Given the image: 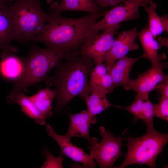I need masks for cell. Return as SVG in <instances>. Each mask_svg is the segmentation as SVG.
I'll use <instances>...</instances> for the list:
<instances>
[{
    "instance_id": "cell-1",
    "label": "cell",
    "mask_w": 168,
    "mask_h": 168,
    "mask_svg": "<svg viewBox=\"0 0 168 168\" xmlns=\"http://www.w3.org/2000/svg\"><path fill=\"white\" fill-rule=\"evenodd\" d=\"M105 12L91 14L77 18H65L61 13L48 14V23L36 37L35 41L65 55L76 53L92 33L91 28Z\"/></svg>"
},
{
    "instance_id": "cell-2",
    "label": "cell",
    "mask_w": 168,
    "mask_h": 168,
    "mask_svg": "<svg viewBox=\"0 0 168 168\" xmlns=\"http://www.w3.org/2000/svg\"><path fill=\"white\" fill-rule=\"evenodd\" d=\"M59 62L54 74L45 80L55 87V110L60 111L72 99L80 95L84 100L91 92L89 79L95 65L91 58L74 53L66 55Z\"/></svg>"
},
{
    "instance_id": "cell-3",
    "label": "cell",
    "mask_w": 168,
    "mask_h": 168,
    "mask_svg": "<svg viewBox=\"0 0 168 168\" xmlns=\"http://www.w3.org/2000/svg\"><path fill=\"white\" fill-rule=\"evenodd\" d=\"M40 1L15 0L9 6L13 40L35 41L48 17V14L42 9Z\"/></svg>"
},
{
    "instance_id": "cell-4",
    "label": "cell",
    "mask_w": 168,
    "mask_h": 168,
    "mask_svg": "<svg viewBox=\"0 0 168 168\" xmlns=\"http://www.w3.org/2000/svg\"><path fill=\"white\" fill-rule=\"evenodd\" d=\"M64 55L53 50L38 47L31 48L24 59L25 67L23 74L15 84L7 101L20 92L26 91L28 87L48 77V74L56 67Z\"/></svg>"
},
{
    "instance_id": "cell-5",
    "label": "cell",
    "mask_w": 168,
    "mask_h": 168,
    "mask_svg": "<svg viewBox=\"0 0 168 168\" xmlns=\"http://www.w3.org/2000/svg\"><path fill=\"white\" fill-rule=\"evenodd\" d=\"M147 130L139 137H126L127 151L123 162L117 168H124L132 164L146 165L150 168H156V161L165 145L168 142V133L157 131L153 124L147 125Z\"/></svg>"
},
{
    "instance_id": "cell-6",
    "label": "cell",
    "mask_w": 168,
    "mask_h": 168,
    "mask_svg": "<svg viewBox=\"0 0 168 168\" xmlns=\"http://www.w3.org/2000/svg\"><path fill=\"white\" fill-rule=\"evenodd\" d=\"M99 135L102 140L99 143L97 139L93 137L88 140L90 156L95 160L100 168H112L114 165L123 153L121 151L123 139L120 136L116 137L108 129L100 126Z\"/></svg>"
},
{
    "instance_id": "cell-7",
    "label": "cell",
    "mask_w": 168,
    "mask_h": 168,
    "mask_svg": "<svg viewBox=\"0 0 168 168\" xmlns=\"http://www.w3.org/2000/svg\"><path fill=\"white\" fill-rule=\"evenodd\" d=\"M120 26V24L109 26L103 30L100 34L99 32L92 34L75 53L91 59L95 64L104 63L105 56L113 44L114 36Z\"/></svg>"
},
{
    "instance_id": "cell-8",
    "label": "cell",
    "mask_w": 168,
    "mask_h": 168,
    "mask_svg": "<svg viewBox=\"0 0 168 168\" xmlns=\"http://www.w3.org/2000/svg\"><path fill=\"white\" fill-rule=\"evenodd\" d=\"M168 68V63L162 62L151 67L144 72L139 74L135 79L131 78L123 86L126 90H132L139 95L149 94L158 85L168 78L163 69Z\"/></svg>"
},
{
    "instance_id": "cell-9",
    "label": "cell",
    "mask_w": 168,
    "mask_h": 168,
    "mask_svg": "<svg viewBox=\"0 0 168 168\" xmlns=\"http://www.w3.org/2000/svg\"><path fill=\"white\" fill-rule=\"evenodd\" d=\"M140 6L137 0H128L105 12L104 17L91 28L92 33L99 32L107 27L139 18Z\"/></svg>"
},
{
    "instance_id": "cell-10",
    "label": "cell",
    "mask_w": 168,
    "mask_h": 168,
    "mask_svg": "<svg viewBox=\"0 0 168 168\" xmlns=\"http://www.w3.org/2000/svg\"><path fill=\"white\" fill-rule=\"evenodd\" d=\"M138 34L137 30L135 28L118 34L104 62L108 71L116 61L126 56L129 51L138 49V44L135 42Z\"/></svg>"
},
{
    "instance_id": "cell-11",
    "label": "cell",
    "mask_w": 168,
    "mask_h": 168,
    "mask_svg": "<svg viewBox=\"0 0 168 168\" xmlns=\"http://www.w3.org/2000/svg\"><path fill=\"white\" fill-rule=\"evenodd\" d=\"M46 130L48 135L54 140L60 147V154L65 155L73 161L81 163L86 168H94L96 165L89 155L83 150L73 144L71 138L65 135L58 134L49 124L46 126Z\"/></svg>"
},
{
    "instance_id": "cell-12",
    "label": "cell",
    "mask_w": 168,
    "mask_h": 168,
    "mask_svg": "<svg viewBox=\"0 0 168 168\" xmlns=\"http://www.w3.org/2000/svg\"><path fill=\"white\" fill-rule=\"evenodd\" d=\"M138 36L144 50V58L149 60L153 65L160 63L166 58L165 54H158L161 46L149 30L147 25L138 33Z\"/></svg>"
},
{
    "instance_id": "cell-13",
    "label": "cell",
    "mask_w": 168,
    "mask_h": 168,
    "mask_svg": "<svg viewBox=\"0 0 168 168\" xmlns=\"http://www.w3.org/2000/svg\"><path fill=\"white\" fill-rule=\"evenodd\" d=\"M13 39L12 16L9 6L0 5V49L4 52L16 53L11 44Z\"/></svg>"
},
{
    "instance_id": "cell-14",
    "label": "cell",
    "mask_w": 168,
    "mask_h": 168,
    "mask_svg": "<svg viewBox=\"0 0 168 168\" xmlns=\"http://www.w3.org/2000/svg\"><path fill=\"white\" fill-rule=\"evenodd\" d=\"M69 116V127L65 135L70 138L81 137L89 140L91 138L89 135L90 124L93 123L88 111L83 110L76 114H70Z\"/></svg>"
},
{
    "instance_id": "cell-15",
    "label": "cell",
    "mask_w": 168,
    "mask_h": 168,
    "mask_svg": "<svg viewBox=\"0 0 168 168\" xmlns=\"http://www.w3.org/2000/svg\"><path fill=\"white\" fill-rule=\"evenodd\" d=\"M144 58L142 54L136 58L128 57L127 55L116 61L109 70L113 81L114 88L124 86L130 78V73L134 64L140 59Z\"/></svg>"
},
{
    "instance_id": "cell-16",
    "label": "cell",
    "mask_w": 168,
    "mask_h": 168,
    "mask_svg": "<svg viewBox=\"0 0 168 168\" xmlns=\"http://www.w3.org/2000/svg\"><path fill=\"white\" fill-rule=\"evenodd\" d=\"M24 59L12 54H3L0 62V73L15 83L22 77L25 69Z\"/></svg>"
},
{
    "instance_id": "cell-17",
    "label": "cell",
    "mask_w": 168,
    "mask_h": 168,
    "mask_svg": "<svg viewBox=\"0 0 168 168\" xmlns=\"http://www.w3.org/2000/svg\"><path fill=\"white\" fill-rule=\"evenodd\" d=\"M51 12L61 13L64 11H81L95 14L102 12L100 7L92 0H62L54 2L49 7Z\"/></svg>"
},
{
    "instance_id": "cell-18",
    "label": "cell",
    "mask_w": 168,
    "mask_h": 168,
    "mask_svg": "<svg viewBox=\"0 0 168 168\" xmlns=\"http://www.w3.org/2000/svg\"><path fill=\"white\" fill-rule=\"evenodd\" d=\"M7 102L12 104H18L20 106L22 112L33 119L35 123L41 125L45 124L47 119L32 101L30 97L25 95L23 92H19Z\"/></svg>"
},
{
    "instance_id": "cell-19",
    "label": "cell",
    "mask_w": 168,
    "mask_h": 168,
    "mask_svg": "<svg viewBox=\"0 0 168 168\" xmlns=\"http://www.w3.org/2000/svg\"><path fill=\"white\" fill-rule=\"evenodd\" d=\"M106 94L102 92L91 91L85 100L87 106V110L91 116L93 123L96 122V116L108 108L111 107L123 108L110 103L106 97Z\"/></svg>"
},
{
    "instance_id": "cell-20",
    "label": "cell",
    "mask_w": 168,
    "mask_h": 168,
    "mask_svg": "<svg viewBox=\"0 0 168 168\" xmlns=\"http://www.w3.org/2000/svg\"><path fill=\"white\" fill-rule=\"evenodd\" d=\"M55 90L49 88L38 89L37 92L30 96V99L46 119L52 114V106L53 100L55 99Z\"/></svg>"
},
{
    "instance_id": "cell-21",
    "label": "cell",
    "mask_w": 168,
    "mask_h": 168,
    "mask_svg": "<svg viewBox=\"0 0 168 168\" xmlns=\"http://www.w3.org/2000/svg\"><path fill=\"white\" fill-rule=\"evenodd\" d=\"M149 6L143 7L148 13L149 19L148 29L154 38L163 32H168V19L166 14L160 17L156 12L157 5L152 1L149 3Z\"/></svg>"
},
{
    "instance_id": "cell-22",
    "label": "cell",
    "mask_w": 168,
    "mask_h": 168,
    "mask_svg": "<svg viewBox=\"0 0 168 168\" xmlns=\"http://www.w3.org/2000/svg\"><path fill=\"white\" fill-rule=\"evenodd\" d=\"M89 87L91 91H96L106 94L111 93L114 89L112 78L109 72L105 75H97L90 72Z\"/></svg>"
},
{
    "instance_id": "cell-23",
    "label": "cell",
    "mask_w": 168,
    "mask_h": 168,
    "mask_svg": "<svg viewBox=\"0 0 168 168\" xmlns=\"http://www.w3.org/2000/svg\"><path fill=\"white\" fill-rule=\"evenodd\" d=\"M149 94H135L134 100L129 105L123 108L132 114L135 122L142 120L143 114L146 108L149 99Z\"/></svg>"
},
{
    "instance_id": "cell-24",
    "label": "cell",
    "mask_w": 168,
    "mask_h": 168,
    "mask_svg": "<svg viewBox=\"0 0 168 168\" xmlns=\"http://www.w3.org/2000/svg\"><path fill=\"white\" fill-rule=\"evenodd\" d=\"M43 154L46 159L40 168H63L62 165L63 158L62 155L60 154L58 157H55L46 148L44 150Z\"/></svg>"
},
{
    "instance_id": "cell-25",
    "label": "cell",
    "mask_w": 168,
    "mask_h": 168,
    "mask_svg": "<svg viewBox=\"0 0 168 168\" xmlns=\"http://www.w3.org/2000/svg\"><path fill=\"white\" fill-rule=\"evenodd\" d=\"M155 116L168 121V97L161 96L159 102L155 104Z\"/></svg>"
},
{
    "instance_id": "cell-26",
    "label": "cell",
    "mask_w": 168,
    "mask_h": 168,
    "mask_svg": "<svg viewBox=\"0 0 168 168\" xmlns=\"http://www.w3.org/2000/svg\"><path fill=\"white\" fill-rule=\"evenodd\" d=\"M100 8H105L109 6H115L128 0H92Z\"/></svg>"
},
{
    "instance_id": "cell-27",
    "label": "cell",
    "mask_w": 168,
    "mask_h": 168,
    "mask_svg": "<svg viewBox=\"0 0 168 168\" xmlns=\"http://www.w3.org/2000/svg\"><path fill=\"white\" fill-rule=\"evenodd\" d=\"M155 90H157L161 96L168 97V78L157 85Z\"/></svg>"
},
{
    "instance_id": "cell-28",
    "label": "cell",
    "mask_w": 168,
    "mask_h": 168,
    "mask_svg": "<svg viewBox=\"0 0 168 168\" xmlns=\"http://www.w3.org/2000/svg\"><path fill=\"white\" fill-rule=\"evenodd\" d=\"M158 42L161 47L164 46H168V39L166 38H162L159 37L158 38Z\"/></svg>"
},
{
    "instance_id": "cell-29",
    "label": "cell",
    "mask_w": 168,
    "mask_h": 168,
    "mask_svg": "<svg viewBox=\"0 0 168 168\" xmlns=\"http://www.w3.org/2000/svg\"><path fill=\"white\" fill-rule=\"evenodd\" d=\"M15 0H0V5H6L10 6Z\"/></svg>"
},
{
    "instance_id": "cell-30",
    "label": "cell",
    "mask_w": 168,
    "mask_h": 168,
    "mask_svg": "<svg viewBox=\"0 0 168 168\" xmlns=\"http://www.w3.org/2000/svg\"><path fill=\"white\" fill-rule=\"evenodd\" d=\"M137 1L140 6L143 7L147 5L152 1V0H137Z\"/></svg>"
},
{
    "instance_id": "cell-31",
    "label": "cell",
    "mask_w": 168,
    "mask_h": 168,
    "mask_svg": "<svg viewBox=\"0 0 168 168\" xmlns=\"http://www.w3.org/2000/svg\"><path fill=\"white\" fill-rule=\"evenodd\" d=\"M46 0V2H47V3L48 4H49L51 3L53 1H55V0Z\"/></svg>"
}]
</instances>
